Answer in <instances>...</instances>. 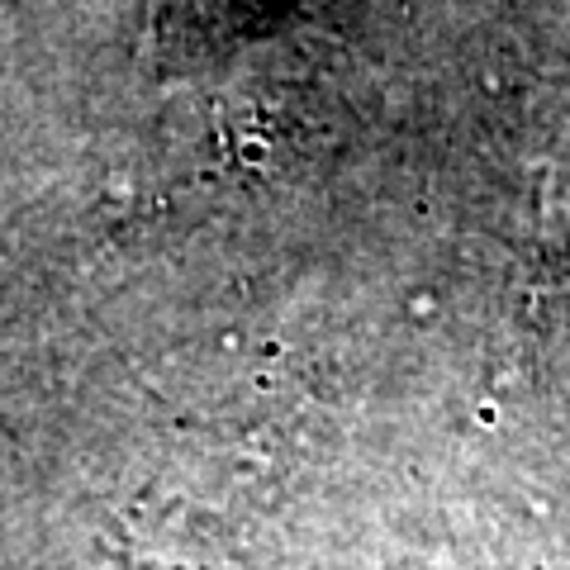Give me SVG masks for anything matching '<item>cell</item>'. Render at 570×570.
<instances>
[{
  "mask_svg": "<svg viewBox=\"0 0 570 570\" xmlns=\"http://www.w3.org/2000/svg\"><path fill=\"white\" fill-rule=\"evenodd\" d=\"M295 10L299 0H157V33L176 52H214L262 39Z\"/></svg>",
  "mask_w": 570,
  "mask_h": 570,
  "instance_id": "cell-1",
  "label": "cell"
}]
</instances>
